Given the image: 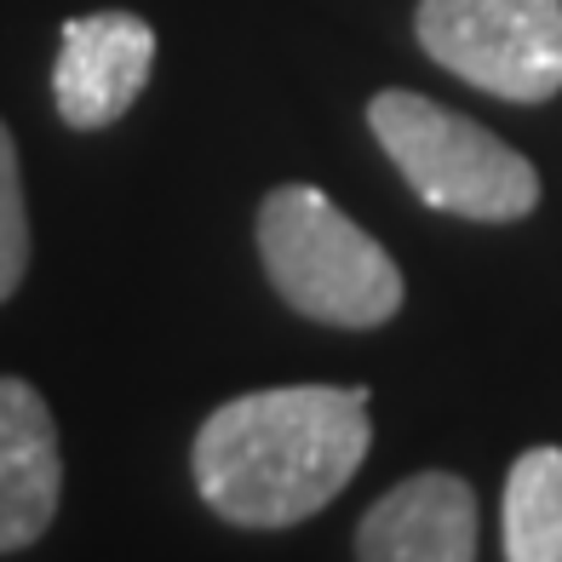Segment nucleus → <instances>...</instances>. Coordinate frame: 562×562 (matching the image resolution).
Here are the masks:
<instances>
[{
	"label": "nucleus",
	"instance_id": "obj_1",
	"mask_svg": "<svg viewBox=\"0 0 562 562\" xmlns=\"http://www.w3.org/2000/svg\"><path fill=\"white\" fill-rule=\"evenodd\" d=\"M373 448L362 385H276L218 402L190 442V476L213 517L293 528L334 505Z\"/></svg>",
	"mask_w": 562,
	"mask_h": 562
},
{
	"label": "nucleus",
	"instance_id": "obj_2",
	"mask_svg": "<svg viewBox=\"0 0 562 562\" xmlns=\"http://www.w3.org/2000/svg\"><path fill=\"white\" fill-rule=\"evenodd\" d=\"M252 236L276 299L322 327L368 334L407 299L402 265L316 184H276L259 201Z\"/></svg>",
	"mask_w": 562,
	"mask_h": 562
},
{
	"label": "nucleus",
	"instance_id": "obj_3",
	"mask_svg": "<svg viewBox=\"0 0 562 562\" xmlns=\"http://www.w3.org/2000/svg\"><path fill=\"white\" fill-rule=\"evenodd\" d=\"M368 133L425 207L471 224H517L540 207V172L494 126L407 87L368 98Z\"/></svg>",
	"mask_w": 562,
	"mask_h": 562
},
{
	"label": "nucleus",
	"instance_id": "obj_4",
	"mask_svg": "<svg viewBox=\"0 0 562 562\" xmlns=\"http://www.w3.org/2000/svg\"><path fill=\"white\" fill-rule=\"evenodd\" d=\"M419 53L505 104H551L562 92V0H419Z\"/></svg>",
	"mask_w": 562,
	"mask_h": 562
},
{
	"label": "nucleus",
	"instance_id": "obj_5",
	"mask_svg": "<svg viewBox=\"0 0 562 562\" xmlns=\"http://www.w3.org/2000/svg\"><path fill=\"white\" fill-rule=\"evenodd\" d=\"M156 69V30L138 12H87L64 23L53 104L75 133H104L144 98Z\"/></svg>",
	"mask_w": 562,
	"mask_h": 562
},
{
	"label": "nucleus",
	"instance_id": "obj_6",
	"mask_svg": "<svg viewBox=\"0 0 562 562\" xmlns=\"http://www.w3.org/2000/svg\"><path fill=\"white\" fill-rule=\"evenodd\" d=\"M482 533L476 488L453 471H414L356 522L362 562H471Z\"/></svg>",
	"mask_w": 562,
	"mask_h": 562
},
{
	"label": "nucleus",
	"instance_id": "obj_7",
	"mask_svg": "<svg viewBox=\"0 0 562 562\" xmlns=\"http://www.w3.org/2000/svg\"><path fill=\"white\" fill-rule=\"evenodd\" d=\"M64 453L46 396L18 373H0V557L30 551L58 517Z\"/></svg>",
	"mask_w": 562,
	"mask_h": 562
},
{
	"label": "nucleus",
	"instance_id": "obj_8",
	"mask_svg": "<svg viewBox=\"0 0 562 562\" xmlns=\"http://www.w3.org/2000/svg\"><path fill=\"white\" fill-rule=\"evenodd\" d=\"M499 533L510 562H562V448H522L505 471Z\"/></svg>",
	"mask_w": 562,
	"mask_h": 562
},
{
	"label": "nucleus",
	"instance_id": "obj_9",
	"mask_svg": "<svg viewBox=\"0 0 562 562\" xmlns=\"http://www.w3.org/2000/svg\"><path fill=\"white\" fill-rule=\"evenodd\" d=\"M23 270H30V201H23L18 138L0 121V304L23 288Z\"/></svg>",
	"mask_w": 562,
	"mask_h": 562
}]
</instances>
